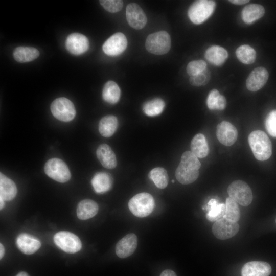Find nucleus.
Here are the masks:
<instances>
[{"label":"nucleus","mask_w":276,"mask_h":276,"mask_svg":"<svg viewBox=\"0 0 276 276\" xmlns=\"http://www.w3.org/2000/svg\"><path fill=\"white\" fill-rule=\"evenodd\" d=\"M65 47L71 54L78 55L85 53L88 49L89 42L84 35L74 33L69 35L65 41Z\"/></svg>","instance_id":"4468645a"},{"label":"nucleus","mask_w":276,"mask_h":276,"mask_svg":"<svg viewBox=\"0 0 276 276\" xmlns=\"http://www.w3.org/2000/svg\"><path fill=\"white\" fill-rule=\"evenodd\" d=\"M227 193L229 197L244 206H248L253 199L252 193L249 186L240 180L232 182L227 188Z\"/></svg>","instance_id":"423d86ee"},{"label":"nucleus","mask_w":276,"mask_h":276,"mask_svg":"<svg viewBox=\"0 0 276 276\" xmlns=\"http://www.w3.org/2000/svg\"><path fill=\"white\" fill-rule=\"evenodd\" d=\"M239 225L237 222L221 218L215 222L212 226L213 235L220 240L229 239L237 234Z\"/></svg>","instance_id":"9d476101"},{"label":"nucleus","mask_w":276,"mask_h":276,"mask_svg":"<svg viewBox=\"0 0 276 276\" xmlns=\"http://www.w3.org/2000/svg\"><path fill=\"white\" fill-rule=\"evenodd\" d=\"M154 199L148 193H140L132 197L128 202L131 212L138 217H145L150 215L154 207Z\"/></svg>","instance_id":"20e7f679"},{"label":"nucleus","mask_w":276,"mask_h":276,"mask_svg":"<svg viewBox=\"0 0 276 276\" xmlns=\"http://www.w3.org/2000/svg\"><path fill=\"white\" fill-rule=\"evenodd\" d=\"M126 16L128 24L135 29H141L146 25V14L140 6L136 3H131L127 6Z\"/></svg>","instance_id":"f8f14e48"},{"label":"nucleus","mask_w":276,"mask_h":276,"mask_svg":"<svg viewBox=\"0 0 276 276\" xmlns=\"http://www.w3.org/2000/svg\"><path fill=\"white\" fill-rule=\"evenodd\" d=\"M204 56L212 64L215 66H221L226 60L228 54L226 50L223 47L213 45L206 49Z\"/></svg>","instance_id":"aec40b11"},{"label":"nucleus","mask_w":276,"mask_h":276,"mask_svg":"<svg viewBox=\"0 0 276 276\" xmlns=\"http://www.w3.org/2000/svg\"><path fill=\"white\" fill-rule=\"evenodd\" d=\"M51 111L55 118L63 122L72 121L76 115V109L73 103L64 97L54 100L51 105Z\"/></svg>","instance_id":"6e6552de"},{"label":"nucleus","mask_w":276,"mask_h":276,"mask_svg":"<svg viewBox=\"0 0 276 276\" xmlns=\"http://www.w3.org/2000/svg\"><path fill=\"white\" fill-rule=\"evenodd\" d=\"M216 136L221 144L230 146L236 141L238 132L236 128L230 122L223 121L217 126Z\"/></svg>","instance_id":"ddd939ff"},{"label":"nucleus","mask_w":276,"mask_h":276,"mask_svg":"<svg viewBox=\"0 0 276 276\" xmlns=\"http://www.w3.org/2000/svg\"><path fill=\"white\" fill-rule=\"evenodd\" d=\"M236 55L238 60L245 64L254 63L257 57L255 49L247 44L239 47L236 51Z\"/></svg>","instance_id":"c756f323"},{"label":"nucleus","mask_w":276,"mask_h":276,"mask_svg":"<svg viewBox=\"0 0 276 276\" xmlns=\"http://www.w3.org/2000/svg\"><path fill=\"white\" fill-rule=\"evenodd\" d=\"M201 164L198 158L190 151L185 152L175 171V177L181 184L188 185L198 177Z\"/></svg>","instance_id":"f257e3e1"},{"label":"nucleus","mask_w":276,"mask_h":276,"mask_svg":"<svg viewBox=\"0 0 276 276\" xmlns=\"http://www.w3.org/2000/svg\"><path fill=\"white\" fill-rule=\"evenodd\" d=\"M54 241L57 246L67 253H76L82 247L81 242L78 237L67 231L57 233L54 235Z\"/></svg>","instance_id":"1a4fd4ad"},{"label":"nucleus","mask_w":276,"mask_h":276,"mask_svg":"<svg viewBox=\"0 0 276 276\" xmlns=\"http://www.w3.org/2000/svg\"><path fill=\"white\" fill-rule=\"evenodd\" d=\"M111 176L105 172L97 173L91 179V185L95 191L99 194L104 193L112 187Z\"/></svg>","instance_id":"4be33fe9"},{"label":"nucleus","mask_w":276,"mask_h":276,"mask_svg":"<svg viewBox=\"0 0 276 276\" xmlns=\"http://www.w3.org/2000/svg\"><path fill=\"white\" fill-rule=\"evenodd\" d=\"M149 177L158 188L164 189L168 185V175L163 168L156 167L153 169L150 172Z\"/></svg>","instance_id":"2f4dec72"},{"label":"nucleus","mask_w":276,"mask_h":276,"mask_svg":"<svg viewBox=\"0 0 276 276\" xmlns=\"http://www.w3.org/2000/svg\"><path fill=\"white\" fill-rule=\"evenodd\" d=\"M275 222H276V218H275Z\"/></svg>","instance_id":"49530a36"},{"label":"nucleus","mask_w":276,"mask_h":276,"mask_svg":"<svg viewBox=\"0 0 276 276\" xmlns=\"http://www.w3.org/2000/svg\"><path fill=\"white\" fill-rule=\"evenodd\" d=\"M4 201V200L2 197H0V202H1L0 208H1V210H2L3 208L4 205H5Z\"/></svg>","instance_id":"c03bdc74"},{"label":"nucleus","mask_w":276,"mask_h":276,"mask_svg":"<svg viewBox=\"0 0 276 276\" xmlns=\"http://www.w3.org/2000/svg\"><path fill=\"white\" fill-rule=\"evenodd\" d=\"M39 55L38 50L30 47H18L13 52L14 59L20 63L32 61L38 58Z\"/></svg>","instance_id":"a878e982"},{"label":"nucleus","mask_w":276,"mask_h":276,"mask_svg":"<svg viewBox=\"0 0 276 276\" xmlns=\"http://www.w3.org/2000/svg\"><path fill=\"white\" fill-rule=\"evenodd\" d=\"M18 249L23 253L30 255L36 252L41 246L40 241L27 234H21L17 238Z\"/></svg>","instance_id":"a211bd4d"},{"label":"nucleus","mask_w":276,"mask_h":276,"mask_svg":"<svg viewBox=\"0 0 276 276\" xmlns=\"http://www.w3.org/2000/svg\"><path fill=\"white\" fill-rule=\"evenodd\" d=\"M165 106L164 100L155 98L146 102L143 106L144 112L148 116L154 117L160 114Z\"/></svg>","instance_id":"7c9ffc66"},{"label":"nucleus","mask_w":276,"mask_h":276,"mask_svg":"<svg viewBox=\"0 0 276 276\" xmlns=\"http://www.w3.org/2000/svg\"><path fill=\"white\" fill-rule=\"evenodd\" d=\"M211 79V72L207 68L201 73L190 77L191 84L195 86H200L207 84Z\"/></svg>","instance_id":"72a5a7b5"},{"label":"nucleus","mask_w":276,"mask_h":276,"mask_svg":"<svg viewBox=\"0 0 276 276\" xmlns=\"http://www.w3.org/2000/svg\"><path fill=\"white\" fill-rule=\"evenodd\" d=\"M172 182L173 183L174 182V180H172Z\"/></svg>","instance_id":"a18cd8bd"},{"label":"nucleus","mask_w":276,"mask_h":276,"mask_svg":"<svg viewBox=\"0 0 276 276\" xmlns=\"http://www.w3.org/2000/svg\"><path fill=\"white\" fill-rule=\"evenodd\" d=\"M127 46V40L125 35L121 32H118L106 40L102 46V49L107 55L116 56L122 54Z\"/></svg>","instance_id":"9b49d317"},{"label":"nucleus","mask_w":276,"mask_h":276,"mask_svg":"<svg viewBox=\"0 0 276 276\" xmlns=\"http://www.w3.org/2000/svg\"><path fill=\"white\" fill-rule=\"evenodd\" d=\"M248 143L257 159L264 161L271 156V142L264 132L259 130L251 132L248 136Z\"/></svg>","instance_id":"f03ea898"},{"label":"nucleus","mask_w":276,"mask_h":276,"mask_svg":"<svg viewBox=\"0 0 276 276\" xmlns=\"http://www.w3.org/2000/svg\"><path fill=\"white\" fill-rule=\"evenodd\" d=\"M98 159L102 166L107 169H113L117 165V158L114 152L107 144L100 145L97 149Z\"/></svg>","instance_id":"6ab92c4d"},{"label":"nucleus","mask_w":276,"mask_h":276,"mask_svg":"<svg viewBox=\"0 0 276 276\" xmlns=\"http://www.w3.org/2000/svg\"><path fill=\"white\" fill-rule=\"evenodd\" d=\"M264 14L265 9L262 5L251 4L244 7L241 17L245 23L251 24L262 17Z\"/></svg>","instance_id":"412c9836"},{"label":"nucleus","mask_w":276,"mask_h":276,"mask_svg":"<svg viewBox=\"0 0 276 276\" xmlns=\"http://www.w3.org/2000/svg\"><path fill=\"white\" fill-rule=\"evenodd\" d=\"M160 276H177L175 272L170 269L164 270L160 274Z\"/></svg>","instance_id":"ea45409f"},{"label":"nucleus","mask_w":276,"mask_h":276,"mask_svg":"<svg viewBox=\"0 0 276 276\" xmlns=\"http://www.w3.org/2000/svg\"><path fill=\"white\" fill-rule=\"evenodd\" d=\"M145 47L150 53L155 55L167 53L171 48V38L166 31H160L149 34L146 40Z\"/></svg>","instance_id":"39448f33"},{"label":"nucleus","mask_w":276,"mask_h":276,"mask_svg":"<svg viewBox=\"0 0 276 276\" xmlns=\"http://www.w3.org/2000/svg\"><path fill=\"white\" fill-rule=\"evenodd\" d=\"M98 209V205L96 202L90 199H84L78 205L77 215L81 220H87L95 216Z\"/></svg>","instance_id":"b1692460"},{"label":"nucleus","mask_w":276,"mask_h":276,"mask_svg":"<svg viewBox=\"0 0 276 276\" xmlns=\"http://www.w3.org/2000/svg\"><path fill=\"white\" fill-rule=\"evenodd\" d=\"M208 205L206 218L209 221L214 222L223 217L225 211L224 203H219L215 199H211Z\"/></svg>","instance_id":"c85d7f7f"},{"label":"nucleus","mask_w":276,"mask_h":276,"mask_svg":"<svg viewBox=\"0 0 276 276\" xmlns=\"http://www.w3.org/2000/svg\"><path fill=\"white\" fill-rule=\"evenodd\" d=\"M269 77L267 70L263 67L255 68L248 75L246 81L247 88L251 91H256L262 88L267 82Z\"/></svg>","instance_id":"2eb2a0df"},{"label":"nucleus","mask_w":276,"mask_h":276,"mask_svg":"<svg viewBox=\"0 0 276 276\" xmlns=\"http://www.w3.org/2000/svg\"><path fill=\"white\" fill-rule=\"evenodd\" d=\"M215 8L216 3L214 1H196L190 6L188 15L193 24H201L212 15Z\"/></svg>","instance_id":"7ed1b4c3"},{"label":"nucleus","mask_w":276,"mask_h":276,"mask_svg":"<svg viewBox=\"0 0 276 276\" xmlns=\"http://www.w3.org/2000/svg\"><path fill=\"white\" fill-rule=\"evenodd\" d=\"M17 192V187L15 183L1 173L0 197H2L4 200H11L15 197Z\"/></svg>","instance_id":"393cba45"},{"label":"nucleus","mask_w":276,"mask_h":276,"mask_svg":"<svg viewBox=\"0 0 276 276\" xmlns=\"http://www.w3.org/2000/svg\"><path fill=\"white\" fill-rule=\"evenodd\" d=\"M271 267L267 262L250 261L245 264L241 270L242 276H269Z\"/></svg>","instance_id":"f3484780"},{"label":"nucleus","mask_w":276,"mask_h":276,"mask_svg":"<svg viewBox=\"0 0 276 276\" xmlns=\"http://www.w3.org/2000/svg\"><path fill=\"white\" fill-rule=\"evenodd\" d=\"M206 68V63L203 60H196L190 62L187 66V72L191 77L196 75Z\"/></svg>","instance_id":"f704fd0d"},{"label":"nucleus","mask_w":276,"mask_h":276,"mask_svg":"<svg viewBox=\"0 0 276 276\" xmlns=\"http://www.w3.org/2000/svg\"><path fill=\"white\" fill-rule=\"evenodd\" d=\"M220 95L219 91L216 89H213L210 91L206 99V104L209 109L215 110L216 104Z\"/></svg>","instance_id":"4c0bfd02"},{"label":"nucleus","mask_w":276,"mask_h":276,"mask_svg":"<svg viewBox=\"0 0 276 276\" xmlns=\"http://www.w3.org/2000/svg\"><path fill=\"white\" fill-rule=\"evenodd\" d=\"M44 170L49 177L61 183L68 181L71 177L66 164L57 158L49 159L45 164Z\"/></svg>","instance_id":"0eeeda50"},{"label":"nucleus","mask_w":276,"mask_h":276,"mask_svg":"<svg viewBox=\"0 0 276 276\" xmlns=\"http://www.w3.org/2000/svg\"><path fill=\"white\" fill-rule=\"evenodd\" d=\"M229 2L235 5H243L249 2L248 0H229Z\"/></svg>","instance_id":"a19ab883"},{"label":"nucleus","mask_w":276,"mask_h":276,"mask_svg":"<svg viewBox=\"0 0 276 276\" xmlns=\"http://www.w3.org/2000/svg\"><path fill=\"white\" fill-rule=\"evenodd\" d=\"M100 3L106 10L111 13L120 11L123 5V1L120 0H101Z\"/></svg>","instance_id":"e433bc0d"},{"label":"nucleus","mask_w":276,"mask_h":276,"mask_svg":"<svg viewBox=\"0 0 276 276\" xmlns=\"http://www.w3.org/2000/svg\"><path fill=\"white\" fill-rule=\"evenodd\" d=\"M118 125V119L112 115L103 117L99 122V131L100 134L105 137L112 136L116 131Z\"/></svg>","instance_id":"bb28decb"},{"label":"nucleus","mask_w":276,"mask_h":276,"mask_svg":"<svg viewBox=\"0 0 276 276\" xmlns=\"http://www.w3.org/2000/svg\"><path fill=\"white\" fill-rule=\"evenodd\" d=\"M225 211L223 218L237 222L240 218V211L237 203L231 197L225 201Z\"/></svg>","instance_id":"473e14b6"},{"label":"nucleus","mask_w":276,"mask_h":276,"mask_svg":"<svg viewBox=\"0 0 276 276\" xmlns=\"http://www.w3.org/2000/svg\"><path fill=\"white\" fill-rule=\"evenodd\" d=\"M226 106V100L224 96L220 95L217 100L215 106V110H223Z\"/></svg>","instance_id":"58836bf2"},{"label":"nucleus","mask_w":276,"mask_h":276,"mask_svg":"<svg viewBox=\"0 0 276 276\" xmlns=\"http://www.w3.org/2000/svg\"><path fill=\"white\" fill-rule=\"evenodd\" d=\"M191 151L197 157L202 158L209 153V147L205 136L198 133L195 135L191 142Z\"/></svg>","instance_id":"5701e85b"},{"label":"nucleus","mask_w":276,"mask_h":276,"mask_svg":"<svg viewBox=\"0 0 276 276\" xmlns=\"http://www.w3.org/2000/svg\"><path fill=\"white\" fill-rule=\"evenodd\" d=\"M265 127L271 136L276 137V110L268 113L265 120Z\"/></svg>","instance_id":"c9c22d12"},{"label":"nucleus","mask_w":276,"mask_h":276,"mask_svg":"<svg viewBox=\"0 0 276 276\" xmlns=\"http://www.w3.org/2000/svg\"><path fill=\"white\" fill-rule=\"evenodd\" d=\"M137 238L133 233H130L120 240L116 246V255L121 258L131 255L136 249Z\"/></svg>","instance_id":"dca6fc26"},{"label":"nucleus","mask_w":276,"mask_h":276,"mask_svg":"<svg viewBox=\"0 0 276 276\" xmlns=\"http://www.w3.org/2000/svg\"><path fill=\"white\" fill-rule=\"evenodd\" d=\"M120 96L121 90L115 82L108 81L105 84L102 90V97L104 101L115 104L119 101Z\"/></svg>","instance_id":"cd10ccee"},{"label":"nucleus","mask_w":276,"mask_h":276,"mask_svg":"<svg viewBox=\"0 0 276 276\" xmlns=\"http://www.w3.org/2000/svg\"><path fill=\"white\" fill-rule=\"evenodd\" d=\"M5 254V248L2 244H0V258L1 259L3 257Z\"/></svg>","instance_id":"79ce46f5"},{"label":"nucleus","mask_w":276,"mask_h":276,"mask_svg":"<svg viewBox=\"0 0 276 276\" xmlns=\"http://www.w3.org/2000/svg\"><path fill=\"white\" fill-rule=\"evenodd\" d=\"M16 276H29V275L27 273L24 271H21L18 273Z\"/></svg>","instance_id":"37998d69"}]
</instances>
